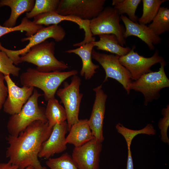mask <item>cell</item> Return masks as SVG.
<instances>
[{"label": "cell", "instance_id": "obj_16", "mask_svg": "<svg viewBox=\"0 0 169 169\" xmlns=\"http://www.w3.org/2000/svg\"><path fill=\"white\" fill-rule=\"evenodd\" d=\"M68 131L65 121L57 123L52 128L49 138L42 144L38 157L48 159L55 154L62 152L67 149L65 135Z\"/></svg>", "mask_w": 169, "mask_h": 169}, {"label": "cell", "instance_id": "obj_17", "mask_svg": "<svg viewBox=\"0 0 169 169\" xmlns=\"http://www.w3.org/2000/svg\"><path fill=\"white\" fill-rule=\"evenodd\" d=\"M120 19L125 28L123 35L125 39L132 36L136 37L146 44L151 50L155 49L154 45L161 42L160 37L156 35L146 25L133 22L123 15H120Z\"/></svg>", "mask_w": 169, "mask_h": 169}, {"label": "cell", "instance_id": "obj_22", "mask_svg": "<svg viewBox=\"0 0 169 169\" xmlns=\"http://www.w3.org/2000/svg\"><path fill=\"white\" fill-rule=\"evenodd\" d=\"M45 115L50 129H52L56 124L63 122L67 120L64 108L55 98L48 101Z\"/></svg>", "mask_w": 169, "mask_h": 169}, {"label": "cell", "instance_id": "obj_1", "mask_svg": "<svg viewBox=\"0 0 169 169\" xmlns=\"http://www.w3.org/2000/svg\"><path fill=\"white\" fill-rule=\"evenodd\" d=\"M52 129L48 122L38 120L30 124L18 136L9 135L6 138L9 144L6 153L9 162L18 169L31 166L33 169H48L41 164L38 156L43 143L49 138Z\"/></svg>", "mask_w": 169, "mask_h": 169}, {"label": "cell", "instance_id": "obj_3", "mask_svg": "<svg viewBox=\"0 0 169 169\" xmlns=\"http://www.w3.org/2000/svg\"><path fill=\"white\" fill-rule=\"evenodd\" d=\"M43 95L36 89L20 111L11 115L7 128L10 135L17 136L31 123L36 120L48 122L45 115V108L39 106L38 98Z\"/></svg>", "mask_w": 169, "mask_h": 169}, {"label": "cell", "instance_id": "obj_23", "mask_svg": "<svg viewBox=\"0 0 169 169\" xmlns=\"http://www.w3.org/2000/svg\"><path fill=\"white\" fill-rule=\"evenodd\" d=\"M148 26L156 35L159 36L169 30V9L161 7L157 15Z\"/></svg>", "mask_w": 169, "mask_h": 169}, {"label": "cell", "instance_id": "obj_25", "mask_svg": "<svg viewBox=\"0 0 169 169\" xmlns=\"http://www.w3.org/2000/svg\"><path fill=\"white\" fill-rule=\"evenodd\" d=\"M115 128L119 134L122 136L126 142L127 148H131L132 141L134 137L139 134H145L148 135H154L156 134V131L153 125L147 124L144 128L139 130H133L125 127L119 123L117 124Z\"/></svg>", "mask_w": 169, "mask_h": 169}, {"label": "cell", "instance_id": "obj_6", "mask_svg": "<svg viewBox=\"0 0 169 169\" xmlns=\"http://www.w3.org/2000/svg\"><path fill=\"white\" fill-rule=\"evenodd\" d=\"M120 15L113 7H107L96 17L90 21L89 27L93 36L104 34H114L119 44H126L123 35L125 29L120 23Z\"/></svg>", "mask_w": 169, "mask_h": 169}, {"label": "cell", "instance_id": "obj_31", "mask_svg": "<svg viewBox=\"0 0 169 169\" xmlns=\"http://www.w3.org/2000/svg\"><path fill=\"white\" fill-rule=\"evenodd\" d=\"M28 27L27 23L24 21H22L18 25L12 28H8L0 25V38L10 32L17 31L27 32Z\"/></svg>", "mask_w": 169, "mask_h": 169}, {"label": "cell", "instance_id": "obj_30", "mask_svg": "<svg viewBox=\"0 0 169 169\" xmlns=\"http://www.w3.org/2000/svg\"><path fill=\"white\" fill-rule=\"evenodd\" d=\"M161 114L163 117L159 121L158 125L160 131L161 139L165 143L169 144V139L167 135V130L169 126V105L162 109Z\"/></svg>", "mask_w": 169, "mask_h": 169}, {"label": "cell", "instance_id": "obj_20", "mask_svg": "<svg viewBox=\"0 0 169 169\" xmlns=\"http://www.w3.org/2000/svg\"><path fill=\"white\" fill-rule=\"evenodd\" d=\"M35 3L34 0H1L0 7L8 6L11 9L9 18L3 23V26L12 28L15 26L18 18L24 12H30Z\"/></svg>", "mask_w": 169, "mask_h": 169}, {"label": "cell", "instance_id": "obj_32", "mask_svg": "<svg viewBox=\"0 0 169 169\" xmlns=\"http://www.w3.org/2000/svg\"><path fill=\"white\" fill-rule=\"evenodd\" d=\"M4 75L0 72V110L8 96V88L4 83Z\"/></svg>", "mask_w": 169, "mask_h": 169}, {"label": "cell", "instance_id": "obj_10", "mask_svg": "<svg viewBox=\"0 0 169 169\" xmlns=\"http://www.w3.org/2000/svg\"><path fill=\"white\" fill-rule=\"evenodd\" d=\"M92 58L102 66L105 73L103 82L107 81L108 78L114 79L123 86L129 94L130 92L129 86L132 82L129 72L121 64L120 56L114 54L100 53L93 49Z\"/></svg>", "mask_w": 169, "mask_h": 169}, {"label": "cell", "instance_id": "obj_29", "mask_svg": "<svg viewBox=\"0 0 169 169\" xmlns=\"http://www.w3.org/2000/svg\"><path fill=\"white\" fill-rule=\"evenodd\" d=\"M14 64L6 53L0 50V72L4 75L11 74L14 77H18L21 69Z\"/></svg>", "mask_w": 169, "mask_h": 169}, {"label": "cell", "instance_id": "obj_28", "mask_svg": "<svg viewBox=\"0 0 169 169\" xmlns=\"http://www.w3.org/2000/svg\"><path fill=\"white\" fill-rule=\"evenodd\" d=\"M45 163L50 169H79L71 156L67 152L58 157L50 158Z\"/></svg>", "mask_w": 169, "mask_h": 169}, {"label": "cell", "instance_id": "obj_7", "mask_svg": "<svg viewBox=\"0 0 169 169\" xmlns=\"http://www.w3.org/2000/svg\"><path fill=\"white\" fill-rule=\"evenodd\" d=\"M70 84L65 82L63 87L58 89L56 94L64 106L67 115L68 131L78 121L80 102L83 94L80 92V78L77 75L72 76Z\"/></svg>", "mask_w": 169, "mask_h": 169}, {"label": "cell", "instance_id": "obj_34", "mask_svg": "<svg viewBox=\"0 0 169 169\" xmlns=\"http://www.w3.org/2000/svg\"><path fill=\"white\" fill-rule=\"evenodd\" d=\"M128 149V156L126 169H134L133 159L131 148Z\"/></svg>", "mask_w": 169, "mask_h": 169}, {"label": "cell", "instance_id": "obj_2", "mask_svg": "<svg viewBox=\"0 0 169 169\" xmlns=\"http://www.w3.org/2000/svg\"><path fill=\"white\" fill-rule=\"evenodd\" d=\"M78 73L76 70L43 72L36 68H29L20 75V79L23 86L36 87L42 90L45 100L48 101L55 98L56 92L63 82Z\"/></svg>", "mask_w": 169, "mask_h": 169}, {"label": "cell", "instance_id": "obj_26", "mask_svg": "<svg viewBox=\"0 0 169 169\" xmlns=\"http://www.w3.org/2000/svg\"><path fill=\"white\" fill-rule=\"evenodd\" d=\"M166 0H143L142 14L138 19L139 23L146 25L152 21L157 15L161 4Z\"/></svg>", "mask_w": 169, "mask_h": 169}, {"label": "cell", "instance_id": "obj_8", "mask_svg": "<svg viewBox=\"0 0 169 169\" xmlns=\"http://www.w3.org/2000/svg\"><path fill=\"white\" fill-rule=\"evenodd\" d=\"M65 35V31L61 26L51 25L43 27L32 36L21 39L23 42L29 41L28 44L23 48L18 50H10L3 47L0 43V50L4 52L14 64H18L20 63V56L26 54L32 47L49 38H53L57 42H60L64 39Z\"/></svg>", "mask_w": 169, "mask_h": 169}, {"label": "cell", "instance_id": "obj_12", "mask_svg": "<svg viewBox=\"0 0 169 169\" xmlns=\"http://www.w3.org/2000/svg\"><path fill=\"white\" fill-rule=\"evenodd\" d=\"M102 143L95 138L74 147L71 156L79 169H99Z\"/></svg>", "mask_w": 169, "mask_h": 169}, {"label": "cell", "instance_id": "obj_24", "mask_svg": "<svg viewBox=\"0 0 169 169\" xmlns=\"http://www.w3.org/2000/svg\"><path fill=\"white\" fill-rule=\"evenodd\" d=\"M141 0H113L112 5L120 15L126 14L129 18L137 23L138 18L136 15V10Z\"/></svg>", "mask_w": 169, "mask_h": 169}, {"label": "cell", "instance_id": "obj_5", "mask_svg": "<svg viewBox=\"0 0 169 169\" xmlns=\"http://www.w3.org/2000/svg\"><path fill=\"white\" fill-rule=\"evenodd\" d=\"M158 71L146 73L138 79L131 82L129 89L141 93L145 98L144 104L147 105L149 102L158 99L160 96L161 90L169 87V79L164 70L166 62L160 63Z\"/></svg>", "mask_w": 169, "mask_h": 169}, {"label": "cell", "instance_id": "obj_27", "mask_svg": "<svg viewBox=\"0 0 169 169\" xmlns=\"http://www.w3.org/2000/svg\"><path fill=\"white\" fill-rule=\"evenodd\" d=\"M59 0H36L34 6L29 12L26 13V17L29 19L49 12L56 11L59 5Z\"/></svg>", "mask_w": 169, "mask_h": 169}, {"label": "cell", "instance_id": "obj_4", "mask_svg": "<svg viewBox=\"0 0 169 169\" xmlns=\"http://www.w3.org/2000/svg\"><path fill=\"white\" fill-rule=\"evenodd\" d=\"M55 49L54 42L45 41L32 47L28 52L20 56V63L32 64L37 66L38 70L43 72L61 71L68 68L67 64L55 57Z\"/></svg>", "mask_w": 169, "mask_h": 169}, {"label": "cell", "instance_id": "obj_13", "mask_svg": "<svg viewBox=\"0 0 169 169\" xmlns=\"http://www.w3.org/2000/svg\"><path fill=\"white\" fill-rule=\"evenodd\" d=\"M8 96L3 104L4 111L11 115L19 113L32 95L34 87L17 85L9 75H4Z\"/></svg>", "mask_w": 169, "mask_h": 169}, {"label": "cell", "instance_id": "obj_21", "mask_svg": "<svg viewBox=\"0 0 169 169\" xmlns=\"http://www.w3.org/2000/svg\"><path fill=\"white\" fill-rule=\"evenodd\" d=\"M99 36V40L91 42L98 50L109 52L119 56L126 55L131 50L129 47H125L120 45L114 34H104Z\"/></svg>", "mask_w": 169, "mask_h": 169}, {"label": "cell", "instance_id": "obj_9", "mask_svg": "<svg viewBox=\"0 0 169 169\" xmlns=\"http://www.w3.org/2000/svg\"><path fill=\"white\" fill-rule=\"evenodd\" d=\"M105 0H61L56 12L63 16H73L90 21L104 9Z\"/></svg>", "mask_w": 169, "mask_h": 169}, {"label": "cell", "instance_id": "obj_15", "mask_svg": "<svg viewBox=\"0 0 169 169\" xmlns=\"http://www.w3.org/2000/svg\"><path fill=\"white\" fill-rule=\"evenodd\" d=\"M33 18V23L39 25L49 26L50 25H57L64 21L73 22L77 24L79 29H83L84 32V39L79 43V45L95 41V38L93 36L90 28L89 20H83L73 16L62 15L56 11L42 13Z\"/></svg>", "mask_w": 169, "mask_h": 169}, {"label": "cell", "instance_id": "obj_18", "mask_svg": "<svg viewBox=\"0 0 169 169\" xmlns=\"http://www.w3.org/2000/svg\"><path fill=\"white\" fill-rule=\"evenodd\" d=\"M94 47L91 42L82 45L75 49L69 50L65 52L74 53L78 55L82 61V67L80 74L86 80L90 79L96 72L99 68L98 65L95 64L92 61V52Z\"/></svg>", "mask_w": 169, "mask_h": 169}, {"label": "cell", "instance_id": "obj_19", "mask_svg": "<svg viewBox=\"0 0 169 169\" xmlns=\"http://www.w3.org/2000/svg\"><path fill=\"white\" fill-rule=\"evenodd\" d=\"M69 131L66 141L74 147L81 146L94 138L87 119L79 120L71 126Z\"/></svg>", "mask_w": 169, "mask_h": 169}, {"label": "cell", "instance_id": "obj_33", "mask_svg": "<svg viewBox=\"0 0 169 169\" xmlns=\"http://www.w3.org/2000/svg\"><path fill=\"white\" fill-rule=\"evenodd\" d=\"M0 169H18L17 167L9 162L0 163ZM25 169H33L31 166H28Z\"/></svg>", "mask_w": 169, "mask_h": 169}, {"label": "cell", "instance_id": "obj_14", "mask_svg": "<svg viewBox=\"0 0 169 169\" xmlns=\"http://www.w3.org/2000/svg\"><path fill=\"white\" fill-rule=\"evenodd\" d=\"M95 97L90 117L88 122L94 138L102 143L104 140L103 126L107 95L101 84L93 89Z\"/></svg>", "mask_w": 169, "mask_h": 169}, {"label": "cell", "instance_id": "obj_11", "mask_svg": "<svg viewBox=\"0 0 169 169\" xmlns=\"http://www.w3.org/2000/svg\"><path fill=\"white\" fill-rule=\"evenodd\" d=\"M135 46H133L127 54L120 56L119 61L129 72L131 79L136 80L145 74L152 71L151 68L152 66L165 60L159 55L157 49L151 57L146 58L135 52Z\"/></svg>", "mask_w": 169, "mask_h": 169}]
</instances>
